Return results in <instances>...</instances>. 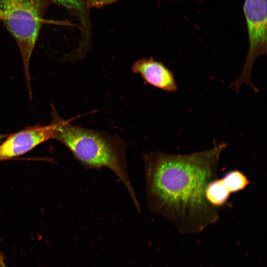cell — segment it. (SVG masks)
<instances>
[{
  "label": "cell",
  "mask_w": 267,
  "mask_h": 267,
  "mask_svg": "<svg viewBox=\"0 0 267 267\" xmlns=\"http://www.w3.org/2000/svg\"><path fill=\"white\" fill-rule=\"evenodd\" d=\"M8 135V134H0V142L2 139H5Z\"/></svg>",
  "instance_id": "cell-11"
},
{
  "label": "cell",
  "mask_w": 267,
  "mask_h": 267,
  "mask_svg": "<svg viewBox=\"0 0 267 267\" xmlns=\"http://www.w3.org/2000/svg\"><path fill=\"white\" fill-rule=\"evenodd\" d=\"M49 0H0L4 25L19 49L29 94L32 97L29 64Z\"/></svg>",
  "instance_id": "cell-3"
},
{
  "label": "cell",
  "mask_w": 267,
  "mask_h": 267,
  "mask_svg": "<svg viewBox=\"0 0 267 267\" xmlns=\"http://www.w3.org/2000/svg\"><path fill=\"white\" fill-rule=\"evenodd\" d=\"M5 17V14L4 12L1 9H0V20H3Z\"/></svg>",
  "instance_id": "cell-10"
},
{
  "label": "cell",
  "mask_w": 267,
  "mask_h": 267,
  "mask_svg": "<svg viewBox=\"0 0 267 267\" xmlns=\"http://www.w3.org/2000/svg\"><path fill=\"white\" fill-rule=\"evenodd\" d=\"M132 71L139 74L145 83L153 87L168 92H174L178 90L173 72L153 57L136 61L132 66Z\"/></svg>",
  "instance_id": "cell-6"
},
{
  "label": "cell",
  "mask_w": 267,
  "mask_h": 267,
  "mask_svg": "<svg viewBox=\"0 0 267 267\" xmlns=\"http://www.w3.org/2000/svg\"><path fill=\"white\" fill-rule=\"evenodd\" d=\"M55 124L51 121L47 126L36 125L8 135L0 144V161L22 155L39 145L53 138Z\"/></svg>",
  "instance_id": "cell-5"
},
{
  "label": "cell",
  "mask_w": 267,
  "mask_h": 267,
  "mask_svg": "<svg viewBox=\"0 0 267 267\" xmlns=\"http://www.w3.org/2000/svg\"><path fill=\"white\" fill-rule=\"evenodd\" d=\"M52 121L55 124L53 138L64 144L85 167H106L113 171L127 189L137 211L139 203L130 179L125 157V143L118 136L91 130L64 120L52 106Z\"/></svg>",
  "instance_id": "cell-2"
},
{
  "label": "cell",
  "mask_w": 267,
  "mask_h": 267,
  "mask_svg": "<svg viewBox=\"0 0 267 267\" xmlns=\"http://www.w3.org/2000/svg\"><path fill=\"white\" fill-rule=\"evenodd\" d=\"M230 194L222 179L210 181L205 191L206 200L214 207L223 205L227 200Z\"/></svg>",
  "instance_id": "cell-8"
},
{
  "label": "cell",
  "mask_w": 267,
  "mask_h": 267,
  "mask_svg": "<svg viewBox=\"0 0 267 267\" xmlns=\"http://www.w3.org/2000/svg\"><path fill=\"white\" fill-rule=\"evenodd\" d=\"M224 143L188 155L150 152L144 155L149 207L176 222L204 227L217 213L206 200V187Z\"/></svg>",
  "instance_id": "cell-1"
},
{
  "label": "cell",
  "mask_w": 267,
  "mask_h": 267,
  "mask_svg": "<svg viewBox=\"0 0 267 267\" xmlns=\"http://www.w3.org/2000/svg\"><path fill=\"white\" fill-rule=\"evenodd\" d=\"M243 10L247 26L249 48L240 75L243 78L249 79L256 59L267 53V0H245Z\"/></svg>",
  "instance_id": "cell-4"
},
{
  "label": "cell",
  "mask_w": 267,
  "mask_h": 267,
  "mask_svg": "<svg viewBox=\"0 0 267 267\" xmlns=\"http://www.w3.org/2000/svg\"><path fill=\"white\" fill-rule=\"evenodd\" d=\"M63 8L71 15L75 17L78 22L81 39L77 47L81 52H87L91 45L92 24L90 10L95 0H49Z\"/></svg>",
  "instance_id": "cell-7"
},
{
  "label": "cell",
  "mask_w": 267,
  "mask_h": 267,
  "mask_svg": "<svg viewBox=\"0 0 267 267\" xmlns=\"http://www.w3.org/2000/svg\"><path fill=\"white\" fill-rule=\"evenodd\" d=\"M221 179L230 194L244 189L249 183L247 178L238 170L230 171Z\"/></svg>",
  "instance_id": "cell-9"
}]
</instances>
